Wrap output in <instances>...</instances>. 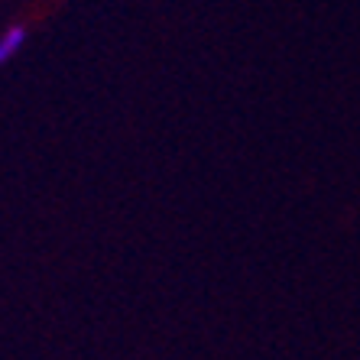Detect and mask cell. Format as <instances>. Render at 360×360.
<instances>
[{"instance_id": "cell-1", "label": "cell", "mask_w": 360, "mask_h": 360, "mask_svg": "<svg viewBox=\"0 0 360 360\" xmlns=\"http://www.w3.org/2000/svg\"><path fill=\"white\" fill-rule=\"evenodd\" d=\"M26 39H30L26 26H7V30L0 33V65H7L10 59H17V52H23Z\"/></svg>"}]
</instances>
